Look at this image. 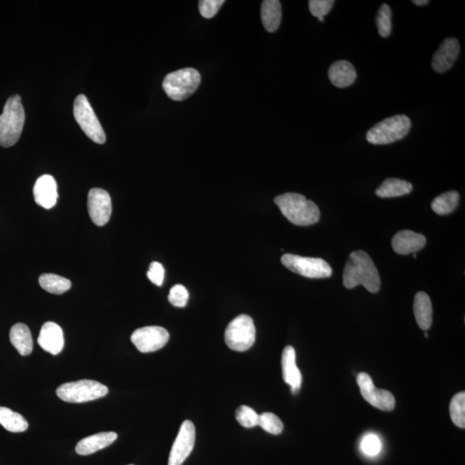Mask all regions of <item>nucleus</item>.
I'll return each mask as SVG.
<instances>
[{"instance_id":"obj_11","label":"nucleus","mask_w":465,"mask_h":465,"mask_svg":"<svg viewBox=\"0 0 465 465\" xmlns=\"http://www.w3.org/2000/svg\"><path fill=\"white\" fill-rule=\"evenodd\" d=\"M357 385L360 389L362 397L370 405L382 411H392L396 406V400L388 390L377 389L372 378L367 373L361 372L357 377Z\"/></svg>"},{"instance_id":"obj_33","label":"nucleus","mask_w":465,"mask_h":465,"mask_svg":"<svg viewBox=\"0 0 465 465\" xmlns=\"http://www.w3.org/2000/svg\"><path fill=\"white\" fill-rule=\"evenodd\" d=\"M382 444L377 435L370 434L362 439L361 449L364 454L370 456H377L381 451Z\"/></svg>"},{"instance_id":"obj_14","label":"nucleus","mask_w":465,"mask_h":465,"mask_svg":"<svg viewBox=\"0 0 465 465\" xmlns=\"http://www.w3.org/2000/svg\"><path fill=\"white\" fill-rule=\"evenodd\" d=\"M459 51L460 45L458 40L454 37L444 39L433 56L432 68L439 73L448 71L458 58Z\"/></svg>"},{"instance_id":"obj_2","label":"nucleus","mask_w":465,"mask_h":465,"mask_svg":"<svg viewBox=\"0 0 465 465\" xmlns=\"http://www.w3.org/2000/svg\"><path fill=\"white\" fill-rule=\"evenodd\" d=\"M274 202L291 224L310 226L320 220V213L318 205L298 193H285L276 197Z\"/></svg>"},{"instance_id":"obj_29","label":"nucleus","mask_w":465,"mask_h":465,"mask_svg":"<svg viewBox=\"0 0 465 465\" xmlns=\"http://www.w3.org/2000/svg\"><path fill=\"white\" fill-rule=\"evenodd\" d=\"M392 9H390V7L387 4L382 5L377 11L376 26L377 27L378 34L384 37V38L388 37L390 33H392Z\"/></svg>"},{"instance_id":"obj_17","label":"nucleus","mask_w":465,"mask_h":465,"mask_svg":"<svg viewBox=\"0 0 465 465\" xmlns=\"http://www.w3.org/2000/svg\"><path fill=\"white\" fill-rule=\"evenodd\" d=\"M427 244V239L422 234L411 230H402L392 239V249L397 254L407 255L421 251Z\"/></svg>"},{"instance_id":"obj_36","label":"nucleus","mask_w":465,"mask_h":465,"mask_svg":"<svg viewBox=\"0 0 465 465\" xmlns=\"http://www.w3.org/2000/svg\"><path fill=\"white\" fill-rule=\"evenodd\" d=\"M147 276L148 279H150L152 283H155V286H162L164 277L163 266L159 262H152Z\"/></svg>"},{"instance_id":"obj_19","label":"nucleus","mask_w":465,"mask_h":465,"mask_svg":"<svg viewBox=\"0 0 465 465\" xmlns=\"http://www.w3.org/2000/svg\"><path fill=\"white\" fill-rule=\"evenodd\" d=\"M117 439V434L113 432H106L89 436L81 439L77 444L75 451L77 454L88 456L95 454V452L105 449L110 446Z\"/></svg>"},{"instance_id":"obj_6","label":"nucleus","mask_w":465,"mask_h":465,"mask_svg":"<svg viewBox=\"0 0 465 465\" xmlns=\"http://www.w3.org/2000/svg\"><path fill=\"white\" fill-rule=\"evenodd\" d=\"M108 392L105 385L88 380L67 382L56 390L57 396L61 400L72 403L97 400L105 397Z\"/></svg>"},{"instance_id":"obj_25","label":"nucleus","mask_w":465,"mask_h":465,"mask_svg":"<svg viewBox=\"0 0 465 465\" xmlns=\"http://www.w3.org/2000/svg\"><path fill=\"white\" fill-rule=\"evenodd\" d=\"M0 424L11 433H23L28 427L26 419L21 414L6 407H0Z\"/></svg>"},{"instance_id":"obj_41","label":"nucleus","mask_w":465,"mask_h":465,"mask_svg":"<svg viewBox=\"0 0 465 465\" xmlns=\"http://www.w3.org/2000/svg\"><path fill=\"white\" fill-rule=\"evenodd\" d=\"M130 465H134V464H130Z\"/></svg>"},{"instance_id":"obj_18","label":"nucleus","mask_w":465,"mask_h":465,"mask_svg":"<svg viewBox=\"0 0 465 465\" xmlns=\"http://www.w3.org/2000/svg\"><path fill=\"white\" fill-rule=\"evenodd\" d=\"M296 359L295 349L291 345H287L282 355L283 378L286 384L291 386L293 395L298 394L303 381L302 374L296 366Z\"/></svg>"},{"instance_id":"obj_20","label":"nucleus","mask_w":465,"mask_h":465,"mask_svg":"<svg viewBox=\"0 0 465 465\" xmlns=\"http://www.w3.org/2000/svg\"><path fill=\"white\" fill-rule=\"evenodd\" d=\"M328 78L331 83L336 88H348L355 83L356 80V69L348 61H335L329 68Z\"/></svg>"},{"instance_id":"obj_35","label":"nucleus","mask_w":465,"mask_h":465,"mask_svg":"<svg viewBox=\"0 0 465 465\" xmlns=\"http://www.w3.org/2000/svg\"><path fill=\"white\" fill-rule=\"evenodd\" d=\"M333 4H335L333 0H310L308 2V7L310 14L319 19L324 18L331 11Z\"/></svg>"},{"instance_id":"obj_26","label":"nucleus","mask_w":465,"mask_h":465,"mask_svg":"<svg viewBox=\"0 0 465 465\" xmlns=\"http://www.w3.org/2000/svg\"><path fill=\"white\" fill-rule=\"evenodd\" d=\"M459 197L458 192H444L443 194L435 197L434 201L432 202V209L439 216L449 215L458 207Z\"/></svg>"},{"instance_id":"obj_23","label":"nucleus","mask_w":465,"mask_h":465,"mask_svg":"<svg viewBox=\"0 0 465 465\" xmlns=\"http://www.w3.org/2000/svg\"><path fill=\"white\" fill-rule=\"evenodd\" d=\"M261 20L270 33L278 31L282 20V6L278 0H265L261 5Z\"/></svg>"},{"instance_id":"obj_27","label":"nucleus","mask_w":465,"mask_h":465,"mask_svg":"<svg viewBox=\"0 0 465 465\" xmlns=\"http://www.w3.org/2000/svg\"><path fill=\"white\" fill-rule=\"evenodd\" d=\"M39 283L43 290L56 295L65 293L72 286L71 282L68 278L52 273L41 275Z\"/></svg>"},{"instance_id":"obj_31","label":"nucleus","mask_w":465,"mask_h":465,"mask_svg":"<svg viewBox=\"0 0 465 465\" xmlns=\"http://www.w3.org/2000/svg\"><path fill=\"white\" fill-rule=\"evenodd\" d=\"M236 418L242 427L253 429L258 426L259 415L251 407L242 405L236 409Z\"/></svg>"},{"instance_id":"obj_34","label":"nucleus","mask_w":465,"mask_h":465,"mask_svg":"<svg viewBox=\"0 0 465 465\" xmlns=\"http://www.w3.org/2000/svg\"><path fill=\"white\" fill-rule=\"evenodd\" d=\"M224 3V0H201L199 2L200 14L204 19H212L218 14Z\"/></svg>"},{"instance_id":"obj_22","label":"nucleus","mask_w":465,"mask_h":465,"mask_svg":"<svg viewBox=\"0 0 465 465\" xmlns=\"http://www.w3.org/2000/svg\"><path fill=\"white\" fill-rule=\"evenodd\" d=\"M10 340L22 356L30 355L33 350L31 332L27 325L16 323L11 328Z\"/></svg>"},{"instance_id":"obj_16","label":"nucleus","mask_w":465,"mask_h":465,"mask_svg":"<svg viewBox=\"0 0 465 465\" xmlns=\"http://www.w3.org/2000/svg\"><path fill=\"white\" fill-rule=\"evenodd\" d=\"M38 344L44 351L57 355L64 348V335L63 329L58 324L48 322L41 328Z\"/></svg>"},{"instance_id":"obj_24","label":"nucleus","mask_w":465,"mask_h":465,"mask_svg":"<svg viewBox=\"0 0 465 465\" xmlns=\"http://www.w3.org/2000/svg\"><path fill=\"white\" fill-rule=\"evenodd\" d=\"M413 190L412 184L399 179H387L376 190V195L382 199L397 197L409 194Z\"/></svg>"},{"instance_id":"obj_12","label":"nucleus","mask_w":465,"mask_h":465,"mask_svg":"<svg viewBox=\"0 0 465 465\" xmlns=\"http://www.w3.org/2000/svg\"><path fill=\"white\" fill-rule=\"evenodd\" d=\"M196 440L194 424L184 421L181 425L178 436L172 444L168 465H182L192 454Z\"/></svg>"},{"instance_id":"obj_38","label":"nucleus","mask_w":465,"mask_h":465,"mask_svg":"<svg viewBox=\"0 0 465 465\" xmlns=\"http://www.w3.org/2000/svg\"><path fill=\"white\" fill-rule=\"evenodd\" d=\"M413 256H414V258H417V253L413 254Z\"/></svg>"},{"instance_id":"obj_37","label":"nucleus","mask_w":465,"mask_h":465,"mask_svg":"<svg viewBox=\"0 0 465 465\" xmlns=\"http://www.w3.org/2000/svg\"><path fill=\"white\" fill-rule=\"evenodd\" d=\"M413 3L415 6H426L429 3V0H414Z\"/></svg>"},{"instance_id":"obj_39","label":"nucleus","mask_w":465,"mask_h":465,"mask_svg":"<svg viewBox=\"0 0 465 465\" xmlns=\"http://www.w3.org/2000/svg\"><path fill=\"white\" fill-rule=\"evenodd\" d=\"M318 19L320 22H324V18H319Z\"/></svg>"},{"instance_id":"obj_3","label":"nucleus","mask_w":465,"mask_h":465,"mask_svg":"<svg viewBox=\"0 0 465 465\" xmlns=\"http://www.w3.org/2000/svg\"><path fill=\"white\" fill-rule=\"evenodd\" d=\"M24 121L26 113L21 97L14 95L8 98L0 116V146L9 147L19 142Z\"/></svg>"},{"instance_id":"obj_7","label":"nucleus","mask_w":465,"mask_h":465,"mask_svg":"<svg viewBox=\"0 0 465 465\" xmlns=\"http://www.w3.org/2000/svg\"><path fill=\"white\" fill-rule=\"evenodd\" d=\"M256 337L254 320L248 315H240L229 324L225 330V343L236 352H245L253 347Z\"/></svg>"},{"instance_id":"obj_5","label":"nucleus","mask_w":465,"mask_h":465,"mask_svg":"<svg viewBox=\"0 0 465 465\" xmlns=\"http://www.w3.org/2000/svg\"><path fill=\"white\" fill-rule=\"evenodd\" d=\"M411 121L406 115H397L377 123L366 134V139L374 145H386L399 141L409 134Z\"/></svg>"},{"instance_id":"obj_10","label":"nucleus","mask_w":465,"mask_h":465,"mask_svg":"<svg viewBox=\"0 0 465 465\" xmlns=\"http://www.w3.org/2000/svg\"><path fill=\"white\" fill-rule=\"evenodd\" d=\"M169 338L167 329L158 326L138 328L131 335V341L135 348L143 353L158 351L167 345Z\"/></svg>"},{"instance_id":"obj_8","label":"nucleus","mask_w":465,"mask_h":465,"mask_svg":"<svg viewBox=\"0 0 465 465\" xmlns=\"http://www.w3.org/2000/svg\"><path fill=\"white\" fill-rule=\"evenodd\" d=\"M73 115L84 133L98 144H104L106 137L95 113L85 95L78 96L74 101Z\"/></svg>"},{"instance_id":"obj_9","label":"nucleus","mask_w":465,"mask_h":465,"mask_svg":"<svg viewBox=\"0 0 465 465\" xmlns=\"http://www.w3.org/2000/svg\"><path fill=\"white\" fill-rule=\"evenodd\" d=\"M281 262L287 269L308 278H327L333 274L331 266L320 258L286 254L283 255Z\"/></svg>"},{"instance_id":"obj_13","label":"nucleus","mask_w":465,"mask_h":465,"mask_svg":"<svg viewBox=\"0 0 465 465\" xmlns=\"http://www.w3.org/2000/svg\"><path fill=\"white\" fill-rule=\"evenodd\" d=\"M88 207L93 224L102 227L109 221L113 205L108 192L100 188L92 189L88 194Z\"/></svg>"},{"instance_id":"obj_1","label":"nucleus","mask_w":465,"mask_h":465,"mask_svg":"<svg viewBox=\"0 0 465 465\" xmlns=\"http://www.w3.org/2000/svg\"><path fill=\"white\" fill-rule=\"evenodd\" d=\"M343 286L347 289L363 286L370 293L380 291V275L367 253L360 250L349 255L343 271Z\"/></svg>"},{"instance_id":"obj_28","label":"nucleus","mask_w":465,"mask_h":465,"mask_svg":"<svg viewBox=\"0 0 465 465\" xmlns=\"http://www.w3.org/2000/svg\"><path fill=\"white\" fill-rule=\"evenodd\" d=\"M450 415L452 422L460 429L465 427V393L456 394L451 399Z\"/></svg>"},{"instance_id":"obj_15","label":"nucleus","mask_w":465,"mask_h":465,"mask_svg":"<svg viewBox=\"0 0 465 465\" xmlns=\"http://www.w3.org/2000/svg\"><path fill=\"white\" fill-rule=\"evenodd\" d=\"M33 194L36 203L44 209H51L56 204L58 199L57 184L53 177L48 174L41 176L37 179Z\"/></svg>"},{"instance_id":"obj_32","label":"nucleus","mask_w":465,"mask_h":465,"mask_svg":"<svg viewBox=\"0 0 465 465\" xmlns=\"http://www.w3.org/2000/svg\"><path fill=\"white\" fill-rule=\"evenodd\" d=\"M168 300L174 307L184 308L187 306L189 300V292L187 288L181 285L174 286L170 290Z\"/></svg>"},{"instance_id":"obj_21","label":"nucleus","mask_w":465,"mask_h":465,"mask_svg":"<svg viewBox=\"0 0 465 465\" xmlns=\"http://www.w3.org/2000/svg\"><path fill=\"white\" fill-rule=\"evenodd\" d=\"M414 313L418 326L424 331L429 330L433 323V306L426 292H418L414 296Z\"/></svg>"},{"instance_id":"obj_4","label":"nucleus","mask_w":465,"mask_h":465,"mask_svg":"<svg viewBox=\"0 0 465 465\" xmlns=\"http://www.w3.org/2000/svg\"><path fill=\"white\" fill-rule=\"evenodd\" d=\"M201 83V75L194 68H185L168 73L164 78L162 88L167 95L174 101H182L194 93Z\"/></svg>"},{"instance_id":"obj_30","label":"nucleus","mask_w":465,"mask_h":465,"mask_svg":"<svg viewBox=\"0 0 465 465\" xmlns=\"http://www.w3.org/2000/svg\"><path fill=\"white\" fill-rule=\"evenodd\" d=\"M258 426L271 434H281L283 430V424L277 415L266 412L259 415Z\"/></svg>"},{"instance_id":"obj_40","label":"nucleus","mask_w":465,"mask_h":465,"mask_svg":"<svg viewBox=\"0 0 465 465\" xmlns=\"http://www.w3.org/2000/svg\"><path fill=\"white\" fill-rule=\"evenodd\" d=\"M425 337H426V338H427V337H429V333H427V332L425 333Z\"/></svg>"}]
</instances>
